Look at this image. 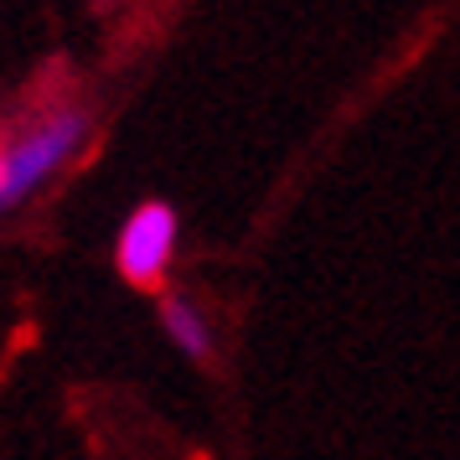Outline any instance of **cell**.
Here are the masks:
<instances>
[{
	"mask_svg": "<svg viewBox=\"0 0 460 460\" xmlns=\"http://www.w3.org/2000/svg\"><path fill=\"white\" fill-rule=\"evenodd\" d=\"M166 326H171V336H176V341H181V347H187V352H208V326H202V315L191 311L187 300H166Z\"/></svg>",
	"mask_w": 460,
	"mask_h": 460,
	"instance_id": "obj_3",
	"label": "cell"
},
{
	"mask_svg": "<svg viewBox=\"0 0 460 460\" xmlns=\"http://www.w3.org/2000/svg\"><path fill=\"white\" fill-rule=\"evenodd\" d=\"M171 249H176V217L166 202H146L119 233V270L129 285H155L171 264Z\"/></svg>",
	"mask_w": 460,
	"mask_h": 460,
	"instance_id": "obj_2",
	"label": "cell"
},
{
	"mask_svg": "<svg viewBox=\"0 0 460 460\" xmlns=\"http://www.w3.org/2000/svg\"><path fill=\"white\" fill-rule=\"evenodd\" d=\"M0 181H5V150H0Z\"/></svg>",
	"mask_w": 460,
	"mask_h": 460,
	"instance_id": "obj_4",
	"label": "cell"
},
{
	"mask_svg": "<svg viewBox=\"0 0 460 460\" xmlns=\"http://www.w3.org/2000/svg\"><path fill=\"white\" fill-rule=\"evenodd\" d=\"M84 135H88V119L78 114V109H67V114H58V119L37 125L16 150H5L0 208H16V202H22V197H31V191L42 187V181L63 166V161H73V150L84 146Z\"/></svg>",
	"mask_w": 460,
	"mask_h": 460,
	"instance_id": "obj_1",
	"label": "cell"
}]
</instances>
